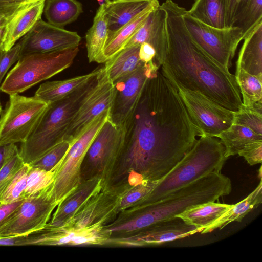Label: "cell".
Here are the masks:
<instances>
[{"instance_id": "1", "label": "cell", "mask_w": 262, "mask_h": 262, "mask_svg": "<svg viewBox=\"0 0 262 262\" xmlns=\"http://www.w3.org/2000/svg\"><path fill=\"white\" fill-rule=\"evenodd\" d=\"M124 128L121 151L102 182V189L121 195L145 181H159L201 136L178 90L159 69L147 79Z\"/></svg>"}, {"instance_id": "2", "label": "cell", "mask_w": 262, "mask_h": 262, "mask_svg": "<svg viewBox=\"0 0 262 262\" xmlns=\"http://www.w3.org/2000/svg\"><path fill=\"white\" fill-rule=\"evenodd\" d=\"M160 7L165 36L164 58L161 66L163 75L225 108L239 111L243 103L235 75L192 40L183 19L186 9L172 0H166Z\"/></svg>"}, {"instance_id": "3", "label": "cell", "mask_w": 262, "mask_h": 262, "mask_svg": "<svg viewBox=\"0 0 262 262\" xmlns=\"http://www.w3.org/2000/svg\"><path fill=\"white\" fill-rule=\"evenodd\" d=\"M231 190L229 178L221 172L211 173L156 202L121 211L104 228L111 237L121 236L155 223L174 218L195 205L215 201L229 194Z\"/></svg>"}, {"instance_id": "4", "label": "cell", "mask_w": 262, "mask_h": 262, "mask_svg": "<svg viewBox=\"0 0 262 262\" xmlns=\"http://www.w3.org/2000/svg\"><path fill=\"white\" fill-rule=\"evenodd\" d=\"M227 159L221 141L216 137L203 135L148 194L130 207L156 202L204 176L221 172Z\"/></svg>"}, {"instance_id": "5", "label": "cell", "mask_w": 262, "mask_h": 262, "mask_svg": "<svg viewBox=\"0 0 262 262\" xmlns=\"http://www.w3.org/2000/svg\"><path fill=\"white\" fill-rule=\"evenodd\" d=\"M98 75L64 98L48 104L36 127L18 150L25 164H30L63 140L82 101L96 84Z\"/></svg>"}, {"instance_id": "6", "label": "cell", "mask_w": 262, "mask_h": 262, "mask_svg": "<svg viewBox=\"0 0 262 262\" xmlns=\"http://www.w3.org/2000/svg\"><path fill=\"white\" fill-rule=\"evenodd\" d=\"M78 52L77 47L24 56L8 73L0 90L9 95L21 93L69 68Z\"/></svg>"}, {"instance_id": "7", "label": "cell", "mask_w": 262, "mask_h": 262, "mask_svg": "<svg viewBox=\"0 0 262 262\" xmlns=\"http://www.w3.org/2000/svg\"><path fill=\"white\" fill-rule=\"evenodd\" d=\"M110 109L97 117L71 143V145L55 168L51 184L53 196L59 204L80 182V167L84 155L96 135L109 118Z\"/></svg>"}, {"instance_id": "8", "label": "cell", "mask_w": 262, "mask_h": 262, "mask_svg": "<svg viewBox=\"0 0 262 262\" xmlns=\"http://www.w3.org/2000/svg\"><path fill=\"white\" fill-rule=\"evenodd\" d=\"M183 19L193 42L206 54L229 70L239 43L241 30L235 26L219 28L207 25L190 15L185 10Z\"/></svg>"}, {"instance_id": "9", "label": "cell", "mask_w": 262, "mask_h": 262, "mask_svg": "<svg viewBox=\"0 0 262 262\" xmlns=\"http://www.w3.org/2000/svg\"><path fill=\"white\" fill-rule=\"evenodd\" d=\"M48 106L34 97L9 95L0 118V146L25 142Z\"/></svg>"}, {"instance_id": "10", "label": "cell", "mask_w": 262, "mask_h": 262, "mask_svg": "<svg viewBox=\"0 0 262 262\" xmlns=\"http://www.w3.org/2000/svg\"><path fill=\"white\" fill-rule=\"evenodd\" d=\"M124 136V127L115 125L109 118L105 121L83 159L81 181L97 178L102 182L119 155Z\"/></svg>"}, {"instance_id": "11", "label": "cell", "mask_w": 262, "mask_h": 262, "mask_svg": "<svg viewBox=\"0 0 262 262\" xmlns=\"http://www.w3.org/2000/svg\"><path fill=\"white\" fill-rule=\"evenodd\" d=\"M51 185L24 199L0 227V238L27 234L47 224L53 211L58 204L53 196Z\"/></svg>"}, {"instance_id": "12", "label": "cell", "mask_w": 262, "mask_h": 262, "mask_svg": "<svg viewBox=\"0 0 262 262\" xmlns=\"http://www.w3.org/2000/svg\"><path fill=\"white\" fill-rule=\"evenodd\" d=\"M166 78L178 90L192 123L201 136L215 137L232 124L234 112L222 107L199 92L186 89Z\"/></svg>"}, {"instance_id": "13", "label": "cell", "mask_w": 262, "mask_h": 262, "mask_svg": "<svg viewBox=\"0 0 262 262\" xmlns=\"http://www.w3.org/2000/svg\"><path fill=\"white\" fill-rule=\"evenodd\" d=\"M160 67L154 61L144 63L134 72L113 83V98L109 120L124 127L133 115L147 79Z\"/></svg>"}, {"instance_id": "14", "label": "cell", "mask_w": 262, "mask_h": 262, "mask_svg": "<svg viewBox=\"0 0 262 262\" xmlns=\"http://www.w3.org/2000/svg\"><path fill=\"white\" fill-rule=\"evenodd\" d=\"M202 230L176 217L155 223L121 236L110 237L106 245L124 247L155 245L183 238L200 233Z\"/></svg>"}, {"instance_id": "15", "label": "cell", "mask_w": 262, "mask_h": 262, "mask_svg": "<svg viewBox=\"0 0 262 262\" xmlns=\"http://www.w3.org/2000/svg\"><path fill=\"white\" fill-rule=\"evenodd\" d=\"M113 90V83L103 67L98 75L96 84L82 101L67 129L63 140L71 143L93 120L110 109Z\"/></svg>"}, {"instance_id": "16", "label": "cell", "mask_w": 262, "mask_h": 262, "mask_svg": "<svg viewBox=\"0 0 262 262\" xmlns=\"http://www.w3.org/2000/svg\"><path fill=\"white\" fill-rule=\"evenodd\" d=\"M81 39L77 32L57 27L41 18L19 40L20 58L32 54L74 49L78 47Z\"/></svg>"}, {"instance_id": "17", "label": "cell", "mask_w": 262, "mask_h": 262, "mask_svg": "<svg viewBox=\"0 0 262 262\" xmlns=\"http://www.w3.org/2000/svg\"><path fill=\"white\" fill-rule=\"evenodd\" d=\"M121 197L101 189L90 196L64 225L76 229L107 225L115 220L120 212Z\"/></svg>"}, {"instance_id": "18", "label": "cell", "mask_w": 262, "mask_h": 262, "mask_svg": "<svg viewBox=\"0 0 262 262\" xmlns=\"http://www.w3.org/2000/svg\"><path fill=\"white\" fill-rule=\"evenodd\" d=\"M104 227L76 229L67 225L54 227L47 223L44 245H106L110 235Z\"/></svg>"}, {"instance_id": "19", "label": "cell", "mask_w": 262, "mask_h": 262, "mask_svg": "<svg viewBox=\"0 0 262 262\" xmlns=\"http://www.w3.org/2000/svg\"><path fill=\"white\" fill-rule=\"evenodd\" d=\"M45 0L24 6L8 19L0 49L7 51L41 18Z\"/></svg>"}, {"instance_id": "20", "label": "cell", "mask_w": 262, "mask_h": 262, "mask_svg": "<svg viewBox=\"0 0 262 262\" xmlns=\"http://www.w3.org/2000/svg\"><path fill=\"white\" fill-rule=\"evenodd\" d=\"M102 189V181L94 178L82 181L57 206L52 219L48 224L60 227L66 225L79 207L91 195Z\"/></svg>"}, {"instance_id": "21", "label": "cell", "mask_w": 262, "mask_h": 262, "mask_svg": "<svg viewBox=\"0 0 262 262\" xmlns=\"http://www.w3.org/2000/svg\"><path fill=\"white\" fill-rule=\"evenodd\" d=\"M159 3L158 0H106L103 5L108 23V37L144 10Z\"/></svg>"}, {"instance_id": "22", "label": "cell", "mask_w": 262, "mask_h": 262, "mask_svg": "<svg viewBox=\"0 0 262 262\" xmlns=\"http://www.w3.org/2000/svg\"><path fill=\"white\" fill-rule=\"evenodd\" d=\"M238 53L236 69L262 78V21L244 38Z\"/></svg>"}, {"instance_id": "23", "label": "cell", "mask_w": 262, "mask_h": 262, "mask_svg": "<svg viewBox=\"0 0 262 262\" xmlns=\"http://www.w3.org/2000/svg\"><path fill=\"white\" fill-rule=\"evenodd\" d=\"M100 69L97 68L87 74L66 80L47 81L39 86L33 97L48 104L61 100L97 76Z\"/></svg>"}, {"instance_id": "24", "label": "cell", "mask_w": 262, "mask_h": 262, "mask_svg": "<svg viewBox=\"0 0 262 262\" xmlns=\"http://www.w3.org/2000/svg\"><path fill=\"white\" fill-rule=\"evenodd\" d=\"M159 5V3L145 9L130 22L108 37L97 63H104L123 49L150 13Z\"/></svg>"}, {"instance_id": "25", "label": "cell", "mask_w": 262, "mask_h": 262, "mask_svg": "<svg viewBox=\"0 0 262 262\" xmlns=\"http://www.w3.org/2000/svg\"><path fill=\"white\" fill-rule=\"evenodd\" d=\"M262 203V181L255 189L246 198L235 204L221 215L212 224L205 228L201 234L210 233L216 229H222L228 224L234 222H241L252 210L256 208Z\"/></svg>"}, {"instance_id": "26", "label": "cell", "mask_w": 262, "mask_h": 262, "mask_svg": "<svg viewBox=\"0 0 262 262\" xmlns=\"http://www.w3.org/2000/svg\"><path fill=\"white\" fill-rule=\"evenodd\" d=\"M227 204L209 201L192 206L176 217L181 218L186 223L203 230L231 207Z\"/></svg>"}, {"instance_id": "27", "label": "cell", "mask_w": 262, "mask_h": 262, "mask_svg": "<svg viewBox=\"0 0 262 262\" xmlns=\"http://www.w3.org/2000/svg\"><path fill=\"white\" fill-rule=\"evenodd\" d=\"M140 46L125 47L104 62V68L113 83L134 72L144 63L140 58Z\"/></svg>"}, {"instance_id": "28", "label": "cell", "mask_w": 262, "mask_h": 262, "mask_svg": "<svg viewBox=\"0 0 262 262\" xmlns=\"http://www.w3.org/2000/svg\"><path fill=\"white\" fill-rule=\"evenodd\" d=\"M83 12L82 4L77 0H45L43 13L47 22L63 28L75 21Z\"/></svg>"}, {"instance_id": "29", "label": "cell", "mask_w": 262, "mask_h": 262, "mask_svg": "<svg viewBox=\"0 0 262 262\" xmlns=\"http://www.w3.org/2000/svg\"><path fill=\"white\" fill-rule=\"evenodd\" d=\"M108 34L107 20L103 5L99 6L91 28L85 34L87 57L90 62H97Z\"/></svg>"}, {"instance_id": "30", "label": "cell", "mask_w": 262, "mask_h": 262, "mask_svg": "<svg viewBox=\"0 0 262 262\" xmlns=\"http://www.w3.org/2000/svg\"><path fill=\"white\" fill-rule=\"evenodd\" d=\"M226 0H194L187 13L202 22L219 28L225 26Z\"/></svg>"}, {"instance_id": "31", "label": "cell", "mask_w": 262, "mask_h": 262, "mask_svg": "<svg viewBox=\"0 0 262 262\" xmlns=\"http://www.w3.org/2000/svg\"><path fill=\"white\" fill-rule=\"evenodd\" d=\"M215 137L219 138L224 145L227 158L237 155L250 142L262 140V135L257 134L244 126L233 123Z\"/></svg>"}, {"instance_id": "32", "label": "cell", "mask_w": 262, "mask_h": 262, "mask_svg": "<svg viewBox=\"0 0 262 262\" xmlns=\"http://www.w3.org/2000/svg\"><path fill=\"white\" fill-rule=\"evenodd\" d=\"M262 21V0H242L239 3L232 26L238 28L243 40L255 26Z\"/></svg>"}, {"instance_id": "33", "label": "cell", "mask_w": 262, "mask_h": 262, "mask_svg": "<svg viewBox=\"0 0 262 262\" xmlns=\"http://www.w3.org/2000/svg\"><path fill=\"white\" fill-rule=\"evenodd\" d=\"M235 77L244 106L252 107L262 101V78L250 74L242 69L236 70Z\"/></svg>"}, {"instance_id": "34", "label": "cell", "mask_w": 262, "mask_h": 262, "mask_svg": "<svg viewBox=\"0 0 262 262\" xmlns=\"http://www.w3.org/2000/svg\"><path fill=\"white\" fill-rule=\"evenodd\" d=\"M30 168L29 164H24L15 174L0 198V205L10 204L25 199L27 178Z\"/></svg>"}, {"instance_id": "35", "label": "cell", "mask_w": 262, "mask_h": 262, "mask_svg": "<svg viewBox=\"0 0 262 262\" xmlns=\"http://www.w3.org/2000/svg\"><path fill=\"white\" fill-rule=\"evenodd\" d=\"M70 145V142L62 140L29 165L31 167L47 171H53L67 153Z\"/></svg>"}, {"instance_id": "36", "label": "cell", "mask_w": 262, "mask_h": 262, "mask_svg": "<svg viewBox=\"0 0 262 262\" xmlns=\"http://www.w3.org/2000/svg\"><path fill=\"white\" fill-rule=\"evenodd\" d=\"M55 170L47 171L30 166L27 178L25 198L43 190L53 183Z\"/></svg>"}, {"instance_id": "37", "label": "cell", "mask_w": 262, "mask_h": 262, "mask_svg": "<svg viewBox=\"0 0 262 262\" xmlns=\"http://www.w3.org/2000/svg\"><path fill=\"white\" fill-rule=\"evenodd\" d=\"M233 123L244 126L262 135V110L243 105L239 111L234 112Z\"/></svg>"}, {"instance_id": "38", "label": "cell", "mask_w": 262, "mask_h": 262, "mask_svg": "<svg viewBox=\"0 0 262 262\" xmlns=\"http://www.w3.org/2000/svg\"><path fill=\"white\" fill-rule=\"evenodd\" d=\"M158 181H147L129 189L122 197L119 205L120 212L134 204L148 194Z\"/></svg>"}, {"instance_id": "39", "label": "cell", "mask_w": 262, "mask_h": 262, "mask_svg": "<svg viewBox=\"0 0 262 262\" xmlns=\"http://www.w3.org/2000/svg\"><path fill=\"white\" fill-rule=\"evenodd\" d=\"M18 152L11 158L0 170V198L15 174L24 165Z\"/></svg>"}, {"instance_id": "40", "label": "cell", "mask_w": 262, "mask_h": 262, "mask_svg": "<svg viewBox=\"0 0 262 262\" xmlns=\"http://www.w3.org/2000/svg\"><path fill=\"white\" fill-rule=\"evenodd\" d=\"M20 48V44L18 41L7 51L0 49V87L8 70L19 59Z\"/></svg>"}, {"instance_id": "41", "label": "cell", "mask_w": 262, "mask_h": 262, "mask_svg": "<svg viewBox=\"0 0 262 262\" xmlns=\"http://www.w3.org/2000/svg\"><path fill=\"white\" fill-rule=\"evenodd\" d=\"M243 157L250 165L262 162V140L255 141L246 144L237 154Z\"/></svg>"}, {"instance_id": "42", "label": "cell", "mask_w": 262, "mask_h": 262, "mask_svg": "<svg viewBox=\"0 0 262 262\" xmlns=\"http://www.w3.org/2000/svg\"><path fill=\"white\" fill-rule=\"evenodd\" d=\"M41 0H0V14L7 19L26 5Z\"/></svg>"}, {"instance_id": "43", "label": "cell", "mask_w": 262, "mask_h": 262, "mask_svg": "<svg viewBox=\"0 0 262 262\" xmlns=\"http://www.w3.org/2000/svg\"><path fill=\"white\" fill-rule=\"evenodd\" d=\"M242 0H226L225 26H232L237 7Z\"/></svg>"}, {"instance_id": "44", "label": "cell", "mask_w": 262, "mask_h": 262, "mask_svg": "<svg viewBox=\"0 0 262 262\" xmlns=\"http://www.w3.org/2000/svg\"><path fill=\"white\" fill-rule=\"evenodd\" d=\"M18 152V149L15 144L0 146V170L7 162Z\"/></svg>"}, {"instance_id": "45", "label": "cell", "mask_w": 262, "mask_h": 262, "mask_svg": "<svg viewBox=\"0 0 262 262\" xmlns=\"http://www.w3.org/2000/svg\"><path fill=\"white\" fill-rule=\"evenodd\" d=\"M24 200L10 204L0 205V227H1L19 206Z\"/></svg>"}, {"instance_id": "46", "label": "cell", "mask_w": 262, "mask_h": 262, "mask_svg": "<svg viewBox=\"0 0 262 262\" xmlns=\"http://www.w3.org/2000/svg\"><path fill=\"white\" fill-rule=\"evenodd\" d=\"M155 55V50L150 44L143 42L140 45L139 56L143 62L149 63L154 61Z\"/></svg>"}, {"instance_id": "47", "label": "cell", "mask_w": 262, "mask_h": 262, "mask_svg": "<svg viewBox=\"0 0 262 262\" xmlns=\"http://www.w3.org/2000/svg\"><path fill=\"white\" fill-rule=\"evenodd\" d=\"M7 21L8 19L5 16L0 14V47L3 42Z\"/></svg>"}, {"instance_id": "48", "label": "cell", "mask_w": 262, "mask_h": 262, "mask_svg": "<svg viewBox=\"0 0 262 262\" xmlns=\"http://www.w3.org/2000/svg\"><path fill=\"white\" fill-rule=\"evenodd\" d=\"M97 1L99 3L100 6H101V5H103L105 3L106 0H97Z\"/></svg>"}, {"instance_id": "49", "label": "cell", "mask_w": 262, "mask_h": 262, "mask_svg": "<svg viewBox=\"0 0 262 262\" xmlns=\"http://www.w3.org/2000/svg\"><path fill=\"white\" fill-rule=\"evenodd\" d=\"M1 108H1V104H0V113H1V110H2Z\"/></svg>"}]
</instances>
